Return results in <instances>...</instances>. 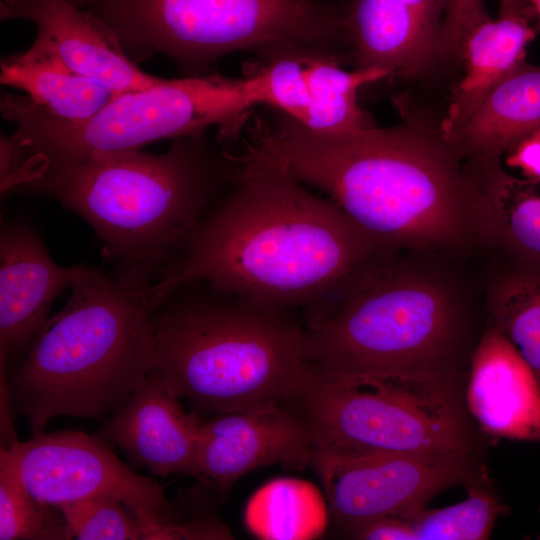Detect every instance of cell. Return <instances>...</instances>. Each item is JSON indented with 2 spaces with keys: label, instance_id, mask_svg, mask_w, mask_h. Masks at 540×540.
<instances>
[{
  "label": "cell",
  "instance_id": "1",
  "mask_svg": "<svg viewBox=\"0 0 540 540\" xmlns=\"http://www.w3.org/2000/svg\"><path fill=\"white\" fill-rule=\"evenodd\" d=\"M252 132L259 147L383 250L462 258L488 246L482 180L441 125L407 118L387 128L322 133L276 110Z\"/></svg>",
  "mask_w": 540,
  "mask_h": 540
},
{
  "label": "cell",
  "instance_id": "2",
  "mask_svg": "<svg viewBox=\"0 0 540 540\" xmlns=\"http://www.w3.org/2000/svg\"><path fill=\"white\" fill-rule=\"evenodd\" d=\"M383 251L331 199L252 141L229 189L156 276L151 303L154 309L178 284L201 279L305 318Z\"/></svg>",
  "mask_w": 540,
  "mask_h": 540
},
{
  "label": "cell",
  "instance_id": "3",
  "mask_svg": "<svg viewBox=\"0 0 540 540\" xmlns=\"http://www.w3.org/2000/svg\"><path fill=\"white\" fill-rule=\"evenodd\" d=\"M456 257L383 251L304 320V354L318 373L468 375L487 324Z\"/></svg>",
  "mask_w": 540,
  "mask_h": 540
},
{
  "label": "cell",
  "instance_id": "4",
  "mask_svg": "<svg viewBox=\"0 0 540 540\" xmlns=\"http://www.w3.org/2000/svg\"><path fill=\"white\" fill-rule=\"evenodd\" d=\"M224 143L203 135L172 139L160 154L96 152L22 192L57 200L94 229L115 271L154 282L234 181L242 155Z\"/></svg>",
  "mask_w": 540,
  "mask_h": 540
},
{
  "label": "cell",
  "instance_id": "5",
  "mask_svg": "<svg viewBox=\"0 0 540 540\" xmlns=\"http://www.w3.org/2000/svg\"><path fill=\"white\" fill-rule=\"evenodd\" d=\"M152 284L79 264L66 304L7 377L11 412L37 432L57 416L118 410L154 368Z\"/></svg>",
  "mask_w": 540,
  "mask_h": 540
},
{
  "label": "cell",
  "instance_id": "6",
  "mask_svg": "<svg viewBox=\"0 0 540 540\" xmlns=\"http://www.w3.org/2000/svg\"><path fill=\"white\" fill-rule=\"evenodd\" d=\"M297 313L185 281L153 310V369L202 412L290 403L314 371Z\"/></svg>",
  "mask_w": 540,
  "mask_h": 540
},
{
  "label": "cell",
  "instance_id": "7",
  "mask_svg": "<svg viewBox=\"0 0 540 540\" xmlns=\"http://www.w3.org/2000/svg\"><path fill=\"white\" fill-rule=\"evenodd\" d=\"M260 105L252 76L218 74L163 79L113 98L93 116L69 122L27 96L5 93L3 118L16 124L8 136L16 155L17 191L55 177L96 152L140 147L162 139L199 137L213 127L223 142L236 138L245 117Z\"/></svg>",
  "mask_w": 540,
  "mask_h": 540
},
{
  "label": "cell",
  "instance_id": "8",
  "mask_svg": "<svg viewBox=\"0 0 540 540\" xmlns=\"http://www.w3.org/2000/svg\"><path fill=\"white\" fill-rule=\"evenodd\" d=\"M139 63L167 56L186 76L233 52L261 58L294 46L335 51L341 17L320 0H69Z\"/></svg>",
  "mask_w": 540,
  "mask_h": 540
},
{
  "label": "cell",
  "instance_id": "9",
  "mask_svg": "<svg viewBox=\"0 0 540 540\" xmlns=\"http://www.w3.org/2000/svg\"><path fill=\"white\" fill-rule=\"evenodd\" d=\"M467 378L314 370L290 403L308 421L316 448L355 454L483 452L488 436L467 408Z\"/></svg>",
  "mask_w": 540,
  "mask_h": 540
},
{
  "label": "cell",
  "instance_id": "10",
  "mask_svg": "<svg viewBox=\"0 0 540 540\" xmlns=\"http://www.w3.org/2000/svg\"><path fill=\"white\" fill-rule=\"evenodd\" d=\"M25 488L49 505L94 496L119 500L138 522L143 539L176 540L180 511L153 478L132 471L96 437L76 430L14 441L0 451Z\"/></svg>",
  "mask_w": 540,
  "mask_h": 540
},
{
  "label": "cell",
  "instance_id": "11",
  "mask_svg": "<svg viewBox=\"0 0 540 540\" xmlns=\"http://www.w3.org/2000/svg\"><path fill=\"white\" fill-rule=\"evenodd\" d=\"M482 453L355 454L318 447L312 464L329 515L351 536L373 521L425 506L447 489L465 487L487 469Z\"/></svg>",
  "mask_w": 540,
  "mask_h": 540
},
{
  "label": "cell",
  "instance_id": "12",
  "mask_svg": "<svg viewBox=\"0 0 540 540\" xmlns=\"http://www.w3.org/2000/svg\"><path fill=\"white\" fill-rule=\"evenodd\" d=\"M315 451L308 421L290 403L215 414L200 425L196 475L225 497L252 470L272 464L300 469L312 464Z\"/></svg>",
  "mask_w": 540,
  "mask_h": 540
},
{
  "label": "cell",
  "instance_id": "13",
  "mask_svg": "<svg viewBox=\"0 0 540 540\" xmlns=\"http://www.w3.org/2000/svg\"><path fill=\"white\" fill-rule=\"evenodd\" d=\"M79 265L50 256L34 226L2 218L0 228V365L6 370L27 353L46 324L55 299L72 287Z\"/></svg>",
  "mask_w": 540,
  "mask_h": 540
},
{
  "label": "cell",
  "instance_id": "14",
  "mask_svg": "<svg viewBox=\"0 0 540 540\" xmlns=\"http://www.w3.org/2000/svg\"><path fill=\"white\" fill-rule=\"evenodd\" d=\"M0 18L33 22L36 39L69 67L106 86L114 95L163 80L142 71L100 22L69 0H2Z\"/></svg>",
  "mask_w": 540,
  "mask_h": 540
},
{
  "label": "cell",
  "instance_id": "15",
  "mask_svg": "<svg viewBox=\"0 0 540 540\" xmlns=\"http://www.w3.org/2000/svg\"><path fill=\"white\" fill-rule=\"evenodd\" d=\"M465 396L488 437L540 443V385L516 347L489 323L470 360Z\"/></svg>",
  "mask_w": 540,
  "mask_h": 540
},
{
  "label": "cell",
  "instance_id": "16",
  "mask_svg": "<svg viewBox=\"0 0 540 540\" xmlns=\"http://www.w3.org/2000/svg\"><path fill=\"white\" fill-rule=\"evenodd\" d=\"M180 398L152 369L130 398L113 414L102 435L129 458L158 476L195 474L201 425L186 413Z\"/></svg>",
  "mask_w": 540,
  "mask_h": 540
},
{
  "label": "cell",
  "instance_id": "17",
  "mask_svg": "<svg viewBox=\"0 0 540 540\" xmlns=\"http://www.w3.org/2000/svg\"><path fill=\"white\" fill-rule=\"evenodd\" d=\"M341 23L357 68L409 76L446 53L443 32L399 0H352Z\"/></svg>",
  "mask_w": 540,
  "mask_h": 540
},
{
  "label": "cell",
  "instance_id": "18",
  "mask_svg": "<svg viewBox=\"0 0 540 540\" xmlns=\"http://www.w3.org/2000/svg\"><path fill=\"white\" fill-rule=\"evenodd\" d=\"M540 130V66L524 61L498 82L459 124L443 131L470 167L489 168L528 134Z\"/></svg>",
  "mask_w": 540,
  "mask_h": 540
},
{
  "label": "cell",
  "instance_id": "19",
  "mask_svg": "<svg viewBox=\"0 0 540 540\" xmlns=\"http://www.w3.org/2000/svg\"><path fill=\"white\" fill-rule=\"evenodd\" d=\"M533 11L524 0H500L499 15L477 24L466 37L462 55L465 73L455 85L441 125L448 131L462 122L489 91L525 60L535 38Z\"/></svg>",
  "mask_w": 540,
  "mask_h": 540
},
{
  "label": "cell",
  "instance_id": "20",
  "mask_svg": "<svg viewBox=\"0 0 540 540\" xmlns=\"http://www.w3.org/2000/svg\"><path fill=\"white\" fill-rule=\"evenodd\" d=\"M0 82L25 92L43 111L69 122L93 116L115 96L106 86L69 67L36 38L26 51L1 61Z\"/></svg>",
  "mask_w": 540,
  "mask_h": 540
},
{
  "label": "cell",
  "instance_id": "21",
  "mask_svg": "<svg viewBox=\"0 0 540 540\" xmlns=\"http://www.w3.org/2000/svg\"><path fill=\"white\" fill-rule=\"evenodd\" d=\"M488 246L504 260L540 267V183L507 172L501 165L482 174Z\"/></svg>",
  "mask_w": 540,
  "mask_h": 540
},
{
  "label": "cell",
  "instance_id": "22",
  "mask_svg": "<svg viewBox=\"0 0 540 540\" xmlns=\"http://www.w3.org/2000/svg\"><path fill=\"white\" fill-rule=\"evenodd\" d=\"M334 52L318 47H308L303 51L309 106L299 123L322 133L374 126L358 103V92L364 85L391 75L380 69L355 68L347 71L341 68Z\"/></svg>",
  "mask_w": 540,
  "mask_h": 540
},
{
  "label": "cell",
  "instance_id": "23",
  "mask_svg": "<svg viewBox=\"0 0 540 540\" xmlns=\"http://www.w3.org/2000/svg\"><path fill=\"white\" fill-rule=\"evenodd\" d=\"M488 323L516 347L540 385V267L504 260L486 286Z\"/></svg>",
  "mask_w": 540,
  "mask_h": 540
},
{
  "label": "cell",
  "instance_id": "24",
  "mask_svg": "<svg viewBox=\"0 0 540 540\" xmlns=\"http://www.w3.org/2000/svg\"><path fill=\"white\" fill-rule=\"evenodd\" d=\"M325 497L311 483L278 478L250 498L245 523L256 537L267 540H304L321 536L328 522Z\"/></svg>",
  "mask_w": 540,
  "mask_h": 540
},
{
  "label": "cell",
  "instance_id": "25",
  "mask_svg": "<svg viewBox=\"0 0 540 540\" xmlns=\"http://www.w3.org/2000/svg\"><path fill=\"white\" fill-rule=\"evenodd\" d=\"M465 488L467 498L457 504L440 509L422 506L399 516L410 523L416 540L488 539L497 518L510 509L497 494L487 469Z\"/></svg>",
  "mask_w": 540,
  "mask_h": 540
},
{
  "label": "cell",
  "instance_id": "26",
  "mask_svg": "<svg viewBox=\"0 0 540 540\" xmlns=\"http://www.w3.org/2000/svg\"><path fill=\"white\" fill-rule=\"evenodd\" d=\"M72 539L57 506L39 501L0 458V540Z\"/></svg>",
  "mask_w": 540,
  "mask_h": 540
},
{
  "label": "cell",
  "instance_id": "27",
  "mask_svg": "<svg viewBox=\"0 0 540 540\" xmlns=\"http://www.w3.org/2000/svg\"><path fill=\"white\" fill-rule=\"evenodd\" d=\"M71 538L79 540H143L138 522L117 499L94 496L57 506Z\"/></svg>",
  "mask_w": 540,
  "mask_h": 540
},
{
  "label": "cell",
  "instance_id": "28",
  "mask_svg": "<svg viewBox=\"0 0 540 540\" xmlns=\"http://www.w3.org/2000/svg\"><path fill=\"white\" fill-rule=\"evenodd\" d=\"M504 154L506 165L519 173L516 177L540 183V130L523 137Z\"/></svg>",
  "mask_w": 540,
  "mask_h": 540
},
{
  "label": "cell",
  "instance_id": "29",
  "mask_svg": "<svg viewBox=\"0 0 540 540\" xmlns=\"http://www.w3.org/2000/svg\"><path fill=\"white\" fill-rule=\"evenodd\" d=\"M486 18L488 15L482 0H449L444 29L450 36H464Z\"/></svg>",
  "mask_w": 540,
  "mask_h": 540
},
{
  "label": "cell",
  "instance_id": "30",
  "mask_svg": "<svg viewBox=\"0 0 540 540\" xmlns=\"http://www.w3.org/2000/svg\"><path fill=\"white\" fill-rule=\"evenodd\" d=\"M351 536L366 540H416L412 526L400 516L373 521L356 530Z\"/></svg>",
  "mask_w": 540,
  "mask_h": 540
},
{
  "label": "cell",
  "instance_id": "31",
  "mask_svg": "<svg viewBox=\"0 0 540 540\" xmlns=\"http://www.w3.org/2000/svg\"><path fill=\"white\" fill-rule=\"evenodd\" d=\"M412 8L444 35V20L449 0H399ZM445 41V39H444Z\"/></svg>",
  "mask_w": 540,
  "mask_h": 540
},
{
  "label": "cell",
  "instance_id": "32",
  "mask_svg": "<svg viewBox=\"0 0 540 540\" xmlns=\"http://www.w3.org/2000/svg\"><path fill=\"white\" fill-rule=\"evenodd\" d=\"M526 1L534 14V19L536 20L537 30H540V0H524Z\"/></svg>",
  "mask_w": 540,
  "mask_h": 540
}]
</instances>
